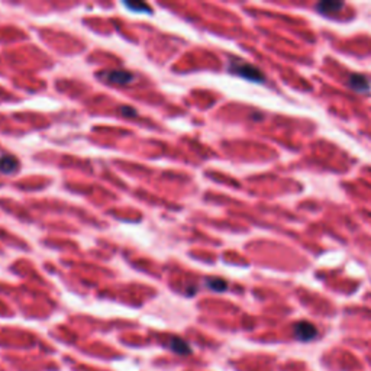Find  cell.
Segmentation results:
<instances>
[{
  "mask_svg": "<svg viewBox=\"0 0 371 371\" xmlns=\"http://www.w3.org/2000/svg\"><path fill=\"white\" fill-rule=\"evenodd\" d=\"M229 71L237 74L239 77H244L249 82L254 83H263L266 80V76L261 72L259 68H257L252 64L241 61V60H232L229 64Z\"/></svg>",
  "mask_w": 371,
  "mask_h": 371,
  "instance_id": "obj_1",
  "label": "cell"
},
{
  "mask_svg": "<svg viewBox=\"0 0 371 371\" xmlns=\"http://www.w3.org/2000/svg\"><path fill=\"white\" fill-rule=\"evenodd\" d=\"M293 333L294 337L298 338L302 342H309L313 338L318 337V329L315 325H312L310 322H306V320H302V322H298L294 326H293Z\"/></svg>",
  "mask_w": 371,
  "mask_h": 371,
  "instance_id": "obj_2",
  "label": "cell"
},
{
  "mask_svg": "<svg viewBox=\"0 0 371 371\" xmlns=\"http://www.w3.org/2000/svg\"><path fill=\"white\" fill-rule=\"evenodd\" d=\"M100 77H103L107 83L112 84H129L134 82V76L131 72L125 71V70H110V71H104L100 74Z\"/></svg>",
  "mask_w": 371,
  "mask_h": 371,
  "instance_id": "obj_3",
  "label": "cell"
},
{
  "mask_svg": "<svg viewBox=\"0 0 371 371\" xmlns=\"http://www.w3.org/2000/svg\"><path fill=\"white\" fill-rule=\"evenodd\" d=\"M348 87L357 93H367L371 89L370 80L362 74H351L348 77Z\"/></svg>",
  "mask_w": 371,
  "mask_h": 371,
  "instance_id": "obj_4",
  "label": "cell"
},
{
  "mask_svg": "<svg viewBox=\"0 0 371 371\" xmlns=\"http://www.w3.org/2000/svg\"><path fill=\"white\" fill-rule=\"evenodd\" d=\"M345 5L342 2H330V0H325V2H319L315 5V9L320 15H325V16H333L337 13H340L341 9L344 8Z\"/></svg>",
  "mask_w": 371,
  "mask_h": 371,
  "instance_id": "obj_5",
  "label": "cell"
},
{
  "mask_svg": "<svg viewBox=\"0 0 371 371\" xmlns=\"http://www.w3.org/2000/svg\"><path fill=\"white\" fill-rule=\"evenodd\" d=\"M18 168H19V161L16 157L9 154L0 155V173L13 174Z\"/></svg>",
  "mask_w": 371,
  "mask_h": 371,
  "instance_id": "obj_6",
  "label": "cell"
},
{
  "mask_svg": "<svg viewBox=\"0 0 371 371\" xmlns=\"http://www.w3.org/2000/svg\"><path fill=\"white\" fill-rule=\"evenodd\" d=\"M167 347L173 351L174 354H177V355H189V354L192 352L190 345H189L184 340L178 338V337L170 338V340H168V344H167Z\"/></svg>",
  "mask_w": 371,
  "mask_h": 371,
  "instance_id": "obj_7",
  "label": "cell"
},
{
  "mask_svg": "<svg viewBox=\"0 0 371 371\" xmlns=\"http://www.w3.org/2000/svg\"><path fill=\"white\" fill-rule=\"evenodd\" d=\"M206 286L213 291H225L228 289V283L222 278H209L206 281Z\"/></svg>",
  "mask_w": 371,
  "mask_h": 371,
  "instance_id": "obj_8",
  "label": "cell"
},
{
  "mask_svg": "<svg viewBox=\"0 0 371 371\" xmlns=\"http://www.w3.org/2000/svg\"><path fill=\"white\" fill-rule=\"evenodd\" d=\"M125 6L128 8V9H131V11L134 12H151V8L148 6V5H145V3H125Z\"/></svg>",
  "mask_w": 371,
  "mask_h": 371,
  "instance_id": "obj_9",
  "label": "cell"
}]
</instances>
